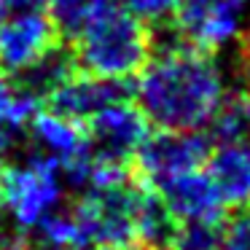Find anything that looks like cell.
<instances>
[{"label": "cell", "instance_id": "2", "mask_svg": "<svg viewBox=\"0 0 250 250\" xmlns=\"http://www.w3.org/2000/svg\"><path fill=\"white\" fill-rule=\"evenodd\" d=\"M70 43L78 70L110 81L137 76L151 57L148 24L132 17L119 0H103Z\"/></svg>", "mask_w": 250, "mask_h": 250}, {"label": "cell", "instance_id": "22", "mask_svg": "<svg viewBox=\"0 0 250 250\" xmlns=\"http://www.w3.org/2000/svg\"><path fill=\"white\" fill-rule=\"evenodd\" d=\"M137 250H151V248H137Z\"/></svg>", "mask_w": 250, "mask_h": 250}, {"label": "cell", "instance_id": "20", "mask_svg": "<svg viewBox=\"0 0 250 250\" xmlns=\"http://www.w3.org/2000/svg\"><path fill=\"white\" fill-rule=\"evenodd\" d=\"M6 3H8V0H0V14L6 11Z\"/></svg>", "mask_w": 250, "mask_h": 250}, {"label": "cell", "instance_id": "21", "mask_svg": "<svg viewBox=\"0 0 250 250\" xmlns=\"http://www.w3.org/2000/svg\"><path fill=\"white\" fill-rule=\"evenodd\" d=\"M245 27H248V30H250V14H248V24H245Z\"/></svg>", "mask_w": 250, "mask_h": 250}, {"label": "cell", "instance_id": "11", "mask_svg": "<svg viewBox=\"0 0 250 250\" xmlns=\"http://www.w3.org/2000/svg\"><path fill=\"white\" fill-rule=\"evenodd\" d=\"M207 175L226 207H250V137L218 143L215 153L207 156Z\"/></svg>", "mask_w": 250, "mask_h": 250}, {"label": "cell", "instance_id": "12", "mask_svg": "<svg viewBox=\"0 0 250 250\" xmlns=\"http://www.w3.org/2000/svg\"><path fill=\"white\" fill-rule=\"evenodd\" d=\"M207 126L212 129V137L218 143L250 137V89H229Z\"/></svg>", "mask_w": 250, "mask_h": 250}, {"label": "cell", "instance_id": "19", "mask_svg": "<svg viewBox=\"0 0 250 250\" xmlns=\"http://www.w3.org/2000/svg\"><path fill=\"white\" fill-rule=\"evenodd\" d=\"M27 250H33V248H27ZM38 250H57V248H46V245H38Z\"/></svg>", "mask_w": 250, "mask_h": 250}, {"label": "cell", "instance_id": "17", "mask_svg": "<svg viewBox=\"0 0 250 250\" xmlns=\"http://www.w3.org/2000/svg\"><path fill=\"white\" fill-rule=\"evenodd\" d=\"M27 239L14 231H0V250H27Z\"/></svg>", "mask_w": 250, "mask_h": 250}, {"label": "cell", "instance_id": "10", "mask_svg": "<svg viewBox=\"0 0 250 250\" xmlns=\"http://www.w3.org/2000/svg\"><path fill=\"white\" fill-rule=\"evenodd\" d=\"M126 97H129L126 81H110V78H100V76H92V73L76 70L57 89H51L46 94L43 108L57 116H65V119L83 124L100 108L116 103V100H126Z\"/></svg>", "mask_w": 250, "mask_h": 250}, {"label": "cell", "instance_id": "9", "mask_svg": "<svg viewBox=\"0 0 250 250\" xmlns=\"http://www.w3.org/2000/svg\"><path fill=\"white\" fill-rule=\"evenodd\" d=\"M156 196L167 207L172 221L183 223V226L215 229L226 212V202H223L221 191L215 188L212 178L207 175V169H194V172L167 180L156 188Z\"/></svg>", "mask_w": 250, "mask_h": 250}, {"label": "cell", "instance_id": "1", "mask_svg": "<svg viewBox=\"0 0 250 250\" xmlns=\"http://www.w3.org/2000/svg\"><path fill=\"white\" fill-rule=\"evenodd\" d=\"M229 92L226 70L194 46H167L137 73L135 100L148 124L169 132H199Z\"/></svg>", "mask_w": 250, "mask_h": 250}, {"label": "cell", "instance_id": "18", "mask_svg": "<svg viewBox=\"0 0 250 250\" xmlns=\"http://www.w3.org/2000/svg\"><path fill=\"white\" fill-rule=\"evenodd\" d=\"M11 146H14V129L0 124V156H6L11 151Z\"/></svg>", "mask_w": 250, "mask_h": 250}, {"label": "cell", "instance_id": "15", "mask_svg": "<svg viewBox=\"0 0 250 250\" xmlns=\"http://www.w3.org/2000/svg\"><path fill=\"white\" fill-rule=\"evenodd\" d=\"M121 6L137 17L143 24H162L175 17L180 0H119Z\"/></svg>", "mask_w": 250, "mask_h": 250}, {"label": "cell", "instance_id": "7", "mask_svg": "<svg viewBox=\"0 0 250 250\" xmlns=\"http://www.w3.org/2000/svg\"><path fill=\"white\" fill-rule=\"evenodd\" d=\"M33 140L38 146V153L65 169L73 186L83 188L86 172L92 167V151H89V137L81 121L57 116L51 110H38L30 119Z\"/></svg>", "mask_w": 250, "mask_h": 250}, {"label": "cell", "instance_id": "13", "mask_svg": "<svg viewBox=\"0 0 250 250\" xmlns=\"http://www.w3.org/2000/svg\"><path fill=\"white\" fill-rule=\"evenodd\" d=\"M41 108H43V105H41L33 94L24 92L11 73L0 70V124L17 132V129H22L24 124H30V119H33Z\"/></svg>", "mask_w": 250, "mask_h": 250}, {"label": "cell", "instance_id": "3", "mask_svg": "<svg viewBox=\"0 0 250 250\" xmlns=\"http://www.w3.org/2000/svg\"><path fill=\"white\" fill-rule=\"evenodd\" d=\"M60 175L51 159L30 156L24 164L0 167V207L22 229H35L60 205Z\"/></svg>", "mask_w": 250, "mask_h": 250}, {"label": "cell", "instance_id": "14", "mask_svg": "<svg viewBox=\"0 0 250 250\" xmlns=\"http://www.w3.org/2000/svg\"><path fill=\"white\" fill-rule=\"evenodd\" d=\"M100 6L103 0H46V14L54 22L60 38L70 43Z\"/></svg>", "mask_w": 250, "mask_h": 250}, {"label": "cell", "instance_id": "8", "mask_svg": "<svg viewBox=\"0 0 250 250\" xmlns=\"http://www.w3.org/2000/svg\"><path fill=\"white\" fill-rule=\"evenodd\" d=\"M60 38L46 11H14L0 17V70L19 73L57 49Z\"/></svg>", "mask_w": 250, "mask_h": 250}, {"label": "cell", "instance_id": "4", "mask_svg": "<svg viewBox=\"0 0 250 250\" xmlns=\"http://www.w3.org/2000/svg\"><path fill=\"white\" fill-rule=\"evenodd\" d=\"M248 14L250 0H180L175 24L188 46L218 51L239 41Z\"/></svg>", "mask_w": 250, "mask_h": 250}, {"label": "cell", "instance_id": "16", "mask_svg": "<svg viewBox=\"0 0 250 250\" xmlns=\"http://www.w3.org/2000/svg\"><path fill=\"white\" fill-rule=\"evenodd\" d=\"M221 250H250V210L226 226L221 234Z\"/></svg>", "mask_w": 250, "mask_h": 250}, {"label": "cell", "instance_id": "6", "mask_svg": "<svg viewBox=\"0 0 250 250\" xmlns=\"http://www.w3.org/2000/svg\"><path fill=\"white\" fill-rule=\"evenodd\" d=\"M210 156L207 140L199 132H169L162 129L159 135H148L146 143L137 148L135 162L146 186L159 188L172 178L202 169Z\"/></svg>", "mask_w": 250, "mask_h": 250}, {"label": "cell", "instance_id": "5", "mask_svg": "<svg viewBox=\"0 0 250 250\" xmlns=\"http://www.w3.org/2000/svg\"><path fill=\"white\" fill-rule=\"evenodd\" d=\"M83 129L89 137V151L100 162H113V164H126L135 159L137 148L146 143L151 135V124L140 113L135 103L116 100V103L100 108L83 121Z\"/></svg>", "mask_w": 250, "mask_h": 250}]
</instances>
